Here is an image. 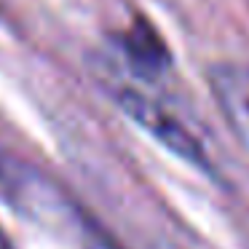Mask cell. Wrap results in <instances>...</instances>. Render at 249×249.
<instances>
[{
    "mask_svg": "<svg viewBox=\"0 0 249 249\" xmlns=\"http://www.w3.org/2000/svg\"><path fill=\"white\" fill-rule=\"evenodd\" d=\"M115 99H118L121 110H124L137 126H142L150 137H156V140L161 142L166 150H172L177 158L188 161L190 166H196V169H204V172L212 169L204 145H201L193 131H190L172 110L163 107L158 99L147 97L145 91L131 89V86H121L118 91H115Z\"/></svg>",
    "mask_w": 249,
    "mask_h": 249,
    "instance_id": "6da1fadb",
    "label": "cell"
},
{
    "mask_svg": "<svg viewBox=\"0 0 249 249\" xmlns=\"http://www.w3.org/2000/svg\"><path fill=\"white\" fill-rule=\"evenodd\" d=\"M0 196L19 212H27L38 220H70L65 198H59L40 174H35L17 158L6 156L3 150H0Z\"/></svg>",
    "mask_w": 249,
    "mask_h": 249,
    "instance_id": "7a4b0ae2",
    "label": "cell"
},
{
    "mask_svg": "<svg viewBox=\"0 0 249 249\" xmlns=\"http://www.w3.org/2000/svg\"><path fill=\"white\" fill-rule=\"evenodd\" d=\"M209 89L228 126L249 145V67L238 62H220L209 67Z\"/></svg>",
    "mask_w": 249,
    "mask_h": 249,
    "instance_id": "3957f363",
    "label": "cell"
},
{
    "mask_svg": "<svg viewBox=\"0 0 249 249\" xmlns=\"http://www.w3.org/2000/svg\"><path fill=\"white\" fill-rule=\"evenodd\" d=\"M126 54L129 59L140 67L142 72H161L166 67L169 56H166V49H163L161 38L156 35V30L145 22H137L134 27L126 33Z\"/></svg>",
    "mask_w": 249,
    "mask_h": 249,
    "instance_id": "277c9868",
    "label": "cell"
},
{
    "mask_svg": "<svg viewBox=\"0 0 249 249\" xmlns=\"http://www.w3.org/2000/svg\"><path fill=\"white\" fill-rule=\"evenodd\" d=\"M83 244H86V249H118L110 238H105L102 233L91 231L89 225H83Z\"/></svg>",
    "mask_w": 249,
    "mask_h": 249,
    "instance_id": "5b68a950",
    "label": "cell"
},
{
    "mask_svg": "<svg viewBox=\"0 0 249 249\" xmlns=\"http://www.w3.org/2000/svg\"><path fill=\"white\" fill-rule=\"evenodd\" d=\"M0 249H17V247L11 244V238H8V233L3 231V228H0Z\"/></svg>",
    "mask_w": 249,
    "mask_h": 249,
    "instance_id": "8992f818",
    "label": "cell"
}]
</instances>
